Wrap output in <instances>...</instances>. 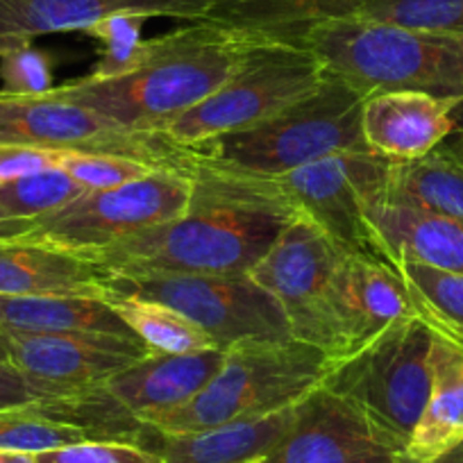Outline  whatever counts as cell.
<instances>
[{
    "instance_id": "cell-39",
    "label": "cell",
    "mask_w": 463,
    "mask_h": 463,
    "mask_svg": "<svg viewBox=\"0 0 463 463\" xmlns=\"http://www.w3.org/2000/svg\"><path fill=\"white\" fill-rule=\"evenodd\" d=\"M0 463H39L37 454L16 452V449H0Z\"/></svg>"
},
{
    "instance_id": "cell-33",
    "label": "cell",
    "mask_w": 463,
    "mask_h": 463,
    "mask_svg": "<svg viewBox=\"0 0 463 463\" xmlns=\"http://www.w3.org/2000/svg\"><path fill=\"white\" fill-rule=\"evenodd\" d=\"M157 166L139 162L121 155H98V153H69L61 171L73 177L82 189L100 191L128 184L139 177L150 175Z\"/></svg>"
},
{
    "instance_id": "cell-27",
    "label": "cell",
    "mask_w": 463,
    "mask_h": 463,
    "mask_svg": "<svg viewBox=\"0 0 463 463\" xmlns=\"http://www.w3.org/2000/svg\"><path fill=\"white\" fill-rule=\"evenodd\" d=\"M395 269L402 273L422 323L463 347V275L411 260H400Z\"/></svg>"
},
{
    "instance_id": "cell-11",
    "label": "cell",
    "mask_w": 463,
    "mask_h": 463,
    "mask_svg": "<svg viewBox=\"0 0 463 463\" xmlns=\"http://www.w3.org/2000/svg\"><path fill=\"white\" fill-rule=\"evenodd\" d=\"M191 191V171L155 168L114 189L84 191L57 212L37 218L30 237L87 257L177 218L189 207Z\"/></svg>"
},
{
    "instance_id": "cell-22",
    "label": "cell",
    "mask_w": 463,
    "mask_h": 463,
    "mask_svg": "<svg viewBox=\"0 0 463 463\" xmlns=\"http://www.w3.org/2000/svg\"><path fill=\"white\" fill-rule=\"evenodd\" d=\"M430 371V398L404 449L409 463H439L463 443V347L431 332Z\"/></svg>"
},
{
    "instance_id": "cell-40",
    "label": "cell",
    "mask_w": 463,
    "mask_h": 463,
    "mask_svg": "<svg viewBox=\"0 0 463 463\" xmlns=\"http://www.w3.org/2000/svg\"><path fill=\"white\" fill-rule=\"evenodd\" d=\"M439 463H463V443L458 448H454L449 454H445Z\"/></svg>"
},
{
    "instance_id": "cell-14",
    "label": "cell",
    "mask_w": 463,
    "mask_h": 463,
    "mask_svg": "<svg viewBox=\"0 0 463 463\" xmlns=\"http://www.w3.org/2000/svg\"><path fill=\"white\" fill-rule=\"evenodd\" d=\"M10 364L30 377L71 389L105 384L130 364L150 354L137 336L116 334H48V336H7Z\"/></svg>"
},
{
    "instance_id": "cell-36",
    "label": "cell",
    "mask_w": 463,
    "mask_h": 463,
    "mask_svg": "<svg viewBox=\"0 0 463 463\" xmlns=\"http://www.w3.org/2000/svg\"><path fill=\"white\" fill-rule=\"evenodd\" d=\"M69 153H73V150H48L0 144V184L33 175V173L39 171H48V168H61Z\"/></svg>"
},
{
    "instance_id": "cell-17",
    "label": "cell",
    "mask_w": 463,
    "mask_h": 463,
    "mask_svg": "<svg viewBox=\"0 0 463 463\" xmlns=\"http://www.w3.org/2000/svg\"><path fill=\"white\" fill-rule=\"evenodd\" d=\"M457 105L418 91L377 93L364 102V141L389 162L420 159L457 130Z\"/></svg>"
},
{
    "instance_id": "cell-30",
    "label": "cell",
    "mask_w": 463,
    "mask_h": 463,
    "mask_svg": "<svg viewBox=\"0 0 463 463\" xmlns=\"http://www.w3.org/2000/svg\"><path fill=\"white\" fill-rule=\"evenodd\" d=\"M84 191L87 189H82L61 168H48L0 184V209H5L10 216L37 221L69 204Z\"/></svg>"
},
{
    "instance_id": "cell-15",
    "label": "cell",
    "mask_w": 463,
    "mask_h": 463,
    "mask_svg": "<svg viewBox=\"0 0 463 463\" xmlns=\"http://www.w3.org/2000/svg\"><path fill=\"white\" fill-rule=\"evenodd\" d=\"M334 311L343 338V357L366 345L389 325L418 316L411 291L393 264L354 255H343L338 264Z\"/></svg>"
},
{
    "instance_id": "cell-29",
    "label": "cell",
    "mask_w": 463,
    "mask_h": 463,
    "mask_svg": "<svg viewBox=\"0 0 463 463\" xmlns=\"http://www.w3.org/2000/svg\"><path fill=\"white\" fill-rule=\"evenodd\" d=\"M146 21L148 19L141 14H114L84 30V34L96 39L100 46V60L91 78H121L139 69L148 55V39L141 37Z\"/></svg>"
},
{
    "instance_id": "cell-12",
    "label": "cell",
    "mask_w": 463,
    "mask_h": 463,
    "mask_svg": "<svg viewBox=\"0 0 463 463\" xmlns=\"http://www.w3.org/2000/svg\"><path fill=\"white\" fill-rule=\"evenodd\" d=\"M345 252L309 218L296 216L264 260L248 270L282 307L296 341L343 357V338L334 311V279Z\"/></svg>"
},
{
    "instance_id": "cell-2",
    "label": "cell",
    "mask_w": 463,
    "mask_h": 463,
    "mask_svg": "<svg viewBox=\"0 0 463 463\" xmlns=\"http://www.w3.org/2000/svg\"><path fill=\"white\" fill-rule=\"evenodd\" d=\"M243 42V34L194 21L148 39V55L132 73L109 80L89 75L52 91L130 130L164 135L177 116L227 82L241 60Z\"/></svg>"
},
{
    "instance_id": "cell-8",
    "label": "cell",
    "mask_w": 463,
    "mask_h": 463,
    "mask_svg": "<svg viewBox=\"0 0 463 463\" xmlns=\"http://www.w3.org/2000/svg\"><path fill=\"white\" fill-rule=\"evenodd\" d=\"M389 159L357 150L338 153L266 182L284 204L323 230L345 255L386 261L377 234L368 221L373 204L384 198Z\"/></svg>"
},
{
    "instance_id": "cell-1",
    "label": "cell",
    "mask_w": 463,
    "mask_h": 463,
    "mask_svg": "<svg viewBox=\"0 0 463 463\" xmlns=\"http://www.w3.org/2000/svg\"><path fill=\"white\" fill-rule=\"evenodd\" d=\"M191 203L173 221L116 241L87 260L111 278L146 273H248L298 216L257 177L194 162Z\"/></svg>"
},
{
    "instance_id": "cell-7",
    "label": "cell",
    "mask_w": 463,
    "mask_h": 463,
    "mask_svg": "<svg viewBox=\"0 0 463 463\" xmlns=\"http://www.w3.org/2000/svg\"><path fill=\"white\" fill-rule=\"evenodd\" d=\"M243 39L241 60L227 82L164 130L173 144L194 148L227 132L260 126L325 82L323 64L302 43L257 34Z\"/></svg>"
},
{
    "instance_id": "cell-6",
    "label": "cell",
    "mask_w": 463,
    "mask_h": 463,
    "mask_svg": "<svg viewBox=\"0 0 463 463\" xmlns=\"http://www.w3.org/2000/svg\"><path fill=\"white\" fill-rule=\"evenodd\" d=\"M430 350L431 332L420 316L402 318L338 359L320 386L404 452L430 398Z\"/></svg>"
},
{
    "instance_id": "cell-23",
    "label": "cell",
    "mask_w": 463,
    "mask_h": 463,
    "mask_svg": "<svg viewBox=\"0 0 463 463\" xmlns=\"http://www.w3.org/2000/svg\"><path fill=\"white\" fill-rule=\"evenodd\" d=\"M3 336L48 334H116L135 336L100 298L82 296H0Z\"/></svg>"
},
{
    "instance_id": "cell-38",
    "label": "cell",
    "mask_w": 463,
    "mask_h": 463,
    "mask_svg": "<svg viewBox=\"0 0 463 463\" xmlns=\"http://www.w3.org/2000/svg\"><path fill=\"white\" fill-rule=\"evenodd\" d=\"M440 148L448 155H452V157L463 166V123H458L457 130L440 144Z\"/></svg>"
},
{
    "instance_id": "cell-10",
    "label": "cell",
    "mask_w": 463,
    "mask_h": 463,
    "mask_svg": "<svg viewBox=\"0 0 463 463\" xmlns=\"http://www.w3.org/2000/svg\"><path fill=\"white\" fill-rule=\"evenodd\" d=\"M0 144L73 153L121 155L157 168L191 171L194 159L157 132H139L98 111L55 96H14L0 91Z\"/></svg>"
},
{
    "instance_id": "cell-4",
    "label": "cell",
    "mask_w": 463,
    "mask_h": 463,
    "mask_svg": "<svg viewBox=\"0 0 463 463\" xmlns=\"http://www.w3.org/2000/svg\"><path fill=\"white\" fill-rule=\"evenodd\" d=\"M364 102L366 98L353 87L325 75L311 96L269 121L186 150L200 166L270 180L329 155L368 150L362 130Z\"/></svg>"
},
{
    "instance_id": "cell-37",
    "label": "cell",
    "mask_w": 463,
    "mask_h": 463,
    "mask_svg": "<svg viewBox=\"0 0 463 463\" xmlns=\"http://www.w3.org/2000/svg\"><path fill=\"white\" fill-rule=\"evenodd\" d=\"M34 227V221L28 218L10 216L5 209H0V239H19L30 234Z\"/></svg>"
},
{
    "instance_id": "cell-24",
    "label": "cell",
    "mask_w": 463,
    "mask_h": 463,
    "mask_svg": "<svg viewBox=\"0 0 463 463\" xmlns=\"http://www.w3.org/2000/svg\"><path fill=\"white\" fill-rule=\"evenodd\" d=\"M364 0H212L204 24L239 34L296 42L311 25L347 19Z\"/></svg>"
},
{
    "instance_id": "cell-3",
    "label": "cell",
    "mask_w": 463,
    "mask_h": 463,
    "mask_svg": "<svg viewBox=\"0 0 463 463\" xmlns=\"http://www.w3.org/2000/svg\"><path fill=\"white\" fill-rule=\"evenodd\" d=\"M364 98L418 91L463 102V37L425 33L359 16L311 25L296 39Z\"/></svg>"
},
{
    "instance_id": "cell-18",
    "label": "cell",
    "mask_w": 463,
    "mask_h": 463,
    "mask_svg": "<svg viewBox=\"0 0 463 463\" xmlns=\"http://www.w3.org/2000/svg\"><path fill=\"white\" fill-rule=\"evenodd\" d=\"M225 364V350L150 353L105 382V391L141 422L173 411L198 395Z\"/></svg>"
},
{
    "instance_id": "cell-35",
    "label": "cell",
    "mask_w": 463,
    "mask_h": 463,
    "mask_svg": "<svg viewBox=\"0 0 463 463\" xmlns=\"http://www.w3.org/2000/svg\"><path fill=\"white\" fill-rule=\"evenodd\" d=\"M82 389H71V386L51 384L30 377L28 373L19 371L14 364H0V409L30 407V404L46 402V400L64 398L73 395Z\"/></svg>"
},
{
    "instance_id": "cell-21",
    "label": "cell",
    "mask_w": 463,
    "mask_h": 463,
    "mask_svg": "<svg viewBox=\"0 0 463 463\" xmlns=\"http://www.w3.org/2000/svg\"><path fill=\"white\" fill-rule=\"evenodd\" d=\"M298 404L260 418H243L189 434L157 431L150 449L157 452L164 463H255L291 430Z\"/></svg>"
},
{
    "instance_id": "cell-9",
    "label": "cell",
    "mask_w": 463,
    "mask_h": 463,
    "mask_svg": "<svg viewBox=\"0 0 463 463\" xmlns=\"http://www.w3.org/2000/svg\"><path fill=\"white\" fill-rule=\"evenodd\" d=\"M109 288L173 307L198 325L218 350L293 338L279 302L248 273L118 275L109 279Z\"/></svg>"
},
{
    "instance_id": "cell-19",
    "label": "cell",
    "mask_w": 463,
    "mask_h": 463,
    "mask_svg": "<svg viewBox=\"0 0 463 463\" xmlns=\"http://www.w3.org/2000/svg\"><path fill=\"white\" fill-rule=\"evenodd\" d=\"M111 275L91 260L39 239H0V296L100 298Z\"/></svg>"
},
{
    "instance_id": "cell-34",
    "label": "cell",
    "mask_w": 463,
    "mask_h": 463,
    "mask_svg": "<svg viewBox=\"0 0 463 463\" xmlns=\"http://www.w3.org/2000/svg\"><path fill=\"white\" fill-rule=\"evenodd\" d=\"M39 463H164L153 449L126 440H82L37 454Z\"/></svg>"
},
{
    "instance_id": "cell-41",
    "label": "cell",
    "mask_w": 463,
    "mask_h": 463,
    "mask_svg": "<svg viewBox=\"0 0 463 463\" xmlns=\"http://www.w3.org/2000/svg\"><path fill=\"white\" fill-rule=\"evenodd\" d=\"M10 362V343H7V336L0 334V364Z\"/></svg>"
},
{
    "instance_id": "cell-25",
    "label": "cell",
    "mask_w": 463,
    "mask_h": 463,
    "mask_svg": "<svg viewBox=\"0 0 463 463\" xmlns=\"http://www.w3.org/2000/svg\"><path fill=\"white\" fill-rule=\"evenodd\" d=\"M382 200L463 221V166L440 146L413 162H391Z\"/></svg>"
},
{
    "instance_id": "cell-5",
    "label": "cell",
    "mask_w": 463,
    "mask_h": 463,
    "mask_svg": "<svg viewBox=\"0 0 463 463\" xmlns=\"http://www.w3.org/2000/svg\"><path fill=\"white\" fill-rule=\"evenodd\" d=\"M336 359L309 343H243L225 350L218 375L182 407L146 420L159 434H189L293 407L314 393Z\"/></svg>"
},
{
    "instance_id": "cell-26",
    "label": "cell",
    "mask_w": 463,
    "mask_h": 463,
    "mask_svg": "<svg viewBox=\"0 0 463 463\" xmlns=\"http://www.w3.org/2000/svg\"><path fill=\"white\" fill-rule=\"evenodd\" d=\"M100 300L107 302L111 311L130 327V332L150 347V353L186 354L213 347L212 338L198 325L164 302L118 293L109 287L105 288Z\"/></svg>"
},
{
    "instance_id": "cell-31",
    "label": "cell",
    "mask_w": 463,
    "mask_h": 463,
    "mask_svg": "<svg viewBox=\"0 0 463 463\" xmlns=\"http://www.w3.org/2000/svg\"><path fill=\"white\" fill-rule=\"evenodd\" d=\"M353 16L463 37V0H364Z\"/></svg>"
},
{
    "instance_id": "cell-28",
    "label": "cell",
    "mask_w": 463,
    "mask_h": 463,
    "mask_svg": "<svg viewBox=\"0 0 463 463\" xmlns=\"http://www.w3.org/2000/svg\"><path fill=\"white\" fill-rule=\"evenodd\" d=\"M82 440L98 439L82 427L43 416L42 411L34 409V404L0 409V449L42 454L48 449L82 443Z\"/></svg>"
},
{
    "instance_id": "cell-20",
    "label": "cell",
    "mask_w": 463,
    "mask_h": 463,
    "mask_svg": "<svg viewBox=\"0 0 463 463\" xmlns=\"http://www.w3.org/2000/svg\"><path fill=\"white\" fill-rule=\"evenodd\" d=\"M368 221L393 266L411 260L463 275V221L384 200L373 204Z\"/></svg>"
},
{
    "instance_id": "cell-16",
    "label": "cell",
    "mask_w": 463,
    "mask_h": 463,
    "mask_svg": "<svg viewBox=\"0 0 463 463\" xmlns=\"http://www.w3.org/2000/svg\"><path fill=\"white\" fill-rule=\"evenodd\" d=\"M212 0H0V43L84 33L114 14L203 21Z\"/></svg>"
},
{
    "instance_id": "cell-13",
    "label": "cell",
    "mask_w": 463,
    "mask_h": 463,
    "mask_svg": "<svg viewBox=\"0 0 463 463\" xmlns=\"http://www.w3.org/2000/svg\"><path fill=\"white\" fill-rule=\"evenodd\" d=\"M255 463H409L359 413L318 386L298 404L291 430Z\"/></svg>"
},
{
    "instance_id": "cell-32",
    "label": "cell",
    "mask_w": 463,
    "mask_h": 463,
    "mask_svg": "<svg viewBox=\"0 0 463 463\" xmlns=\"http://www.w3.org/2000/svg\"><path fill=\"white\" fill-rule=\"evenodd\" d=\"M0 91L14 96H42L55 89L51 60L33 42L0 43Z\"/></svg>"
}]
</instances>
